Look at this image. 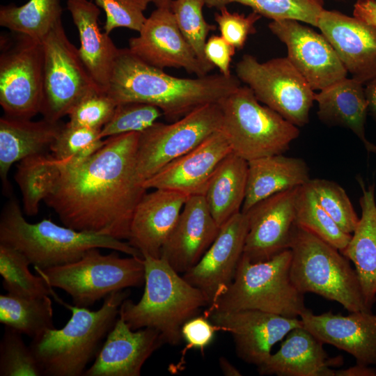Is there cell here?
<instances>
[{"instance_id": "obj_1", "label": "cell", "mask_w": 376, "mask_h": 376, "mask_svg": "<svg viewBox=\"0 0 376 376\" xmlns=\"http://www.w3.org/2000/svg\"><path fill=\"white\" fill-rule=\"evenodd\" d=\"M139 136L131 132L107 137L80 162L56 159L60 176L44 201L64 226L128 240L134 212L147 191L136 170Z\"/></svg>"}, {"instance_id": "obj_2", "label": "cell", "mask_w": 376, "mask_h": 376, "mask_svg": "<svg viewBox=\"0 0 376 376\" xmlns=\"http://www.w3.org/2000/svg\"><path fill=\"white\" fill-rule=\"evenodd\" d=\"M240 86V79L233 75L176 77L123 48L120 49L106 93L116 104L139 102L156 106L173 122L201 106L219 102Z\"/></svg>"}, {"instance_id": "obj_3", "label": "cell", "mask_w": 376, "mask_h": 376, "mask_svg": "<svg viewBox=\"0 0 376 376\" xmlns=\"http://www.w3.org/2000/svg\"><path fill=\"white\" fill-rule=\"evenodd\" d=\"M144 291L134 303L125 299L119 308L132 330H157L164 343L177 346L182 340L181 329L189 319L198 315L208 302L197 288L189 283L163 258L143 257Z\"/></svg>"}, {"instance_id": "obj_4", "label": "cell", "mask_w": 376, "mask_h": 376, "mask_svg": "<svg viewBox=\"0 0 376 376\" xmlns=\"http://www.w3.org/2000/svg\"><path fill=\"white\" fill-rule=\"evenodd\" d=\"M127 289L104 299L97 311L63 303L72 315L61 329L45 331L33 338L29 346L45 376L84 375L86 366L100 351L103 339L113 327Z\"/></svg>"}, {"instance_id": "obj_5", "label": "cell", "mask_w": 376, "mask_h": 376, "mask_svg": "<svg viewBox=\"0 0 376 376\" xmlns=\"http://www.w3.org/2000/svg\"><path fill=\"white\" fill-rule=\"evenodd\" d=\"M0 243L22 252L34 269H45L77 261L92 248L108 249L143 258L134 247L112 237L78 231L49 219L32 224L10 200L0 217Z\"/></svg>"}, {"instance_id": "obj_6", "label": "cell", "mask_w": 376, "mask_h": 376, "mask_svg": "<svg viewBox=\"0 0 376 376\" xmlns=\"http://www.w3.org/2000/svg\"><path fill=\"white\" fill-rule=\"evenodd\" d=\"M289 249L290 278L299 292L338 302L348 312L371 311L354 268L338 249L295 223Z\"/></svg>"}, {"instance_id": "obj_7", "label": "cell", "mask_w": 376, "mask_h": 376, "mask_svg": "<svg viewBox=\"0 0 376 376\" xmlns=\"http://www.w3.org/2000/svg\"><path fill=\"white\" fill-rule=\"evenodd\" d=\"M291 260L290 249L257 263L242 255L232 283L207 309H254L299 318L307 308L304 294L297 289L290 278Z\"/></svg>"}, {"instance_id": "obj_8", "label": "cell", "mask_w": 376, "mask_h": 376, "mask_svg": "<svg viewBox=\"0 0 376 376\" xmlns=\"http://www.w3.org/2000/svg\"><path fill=\"white\" fill-rule=\"evenodd\" d=\"M219 104L221 130L232 152L247 162L283 154L299 135L298 127L262 105L247 86H240Z\"/></svg>"}, {"instance_id": "obj_9", "label": "cell", "mask_w": 376, "mask_h": 376, "mask_svg": "<svg viewBox=\"0 0 376 376\" xmlns=\"http://www.w3.org/2000/svg\"><path fill=\"white\" fill-rule=\"evenodd\" d=\"M116 251L103 255L92 248L77 261L34 269L51 287L66 292L75 306L87 308L112 292L144 284L143 258H122Z\"/></svg>"}, {"instance_id": "obj_10", "label": "cell", "mask_w": 376, "mask_h": 376, "mask_svg": "<svg viewBox=\"0 0 376 376\" xmlns=\"http://www.w3.org/2000/svg\"><path fill=\"white\" fill-rule=\"evenodd\" d=\"M0 50V105L5 116L31 119L41 110L42 42L10 31L1 36Z\"/></svg>"}, {"instance_id": "obj_11", "label": "cell", "mask_w": 376, "mask_h": 376, "mask_svg": "<svg viewBox=\"0 0 376 376\" xmlns=\"http://www.w3.org/2000/svg\"><path fill=\"white\" fill-rule=\"evenodd\" d=\"M235 74L260 102L285 120L298 127L308 123L315 93L288 57L260 63L245 54L236 63Z\"/></svg>"}, {"instance_id": "obj_12", "label": "cell", "mask_w": 376, "mask_h": 376, "mask_svg": "<svg viewBox=\"0 0 376 376\" xmlns=\"http://www.w3.org/2000/svg\"><path fill=\"white\" fill-rule=\"evenodd\" d=\"M222 125L219 102L201 106L169 124L156 122L140 133L136 174L143 183L163 167L196 148Z\"/></svg>"}, {"instance_id": "obj_13", "label": "cell", "mask_w": 376, "mask_h": 376, "mask_svg": "<svg viewBox=\"0 0 376 376\" xmlns=\"http://www.w3.org/2000/svg\"><path fill=\"white\" fill-rule=\"evenodd\" d=\"M44 54L40 113L58 122L86 95L102 91L84 65L77 48L68 38L62 21L42 41Z\"/></svg>"}, {"instance_id": "obj_14", "label": "cell", "mask_w": 376, "mask_h": 376, "mask_svg": "<svg viewBox=\"0 0 376 376\" xmlns=\"http://www.w3.org/2000/svg\"><path fill=\"white\" fill-rule=\"evenodd\" d=\"M204 316L217 329L232 335L240 359L257 366L269 357L276 343L293 329L303 326L299 318L254 309L221 311L207 308Z\"/></svg>"}, {"instance_id": "obj_15", "label": "cell", "mask_w": 376, "mask_h": 376, "mask_svg": "<svg viewBox=\"0 0 376 376\" xmlns=\"http://www.w3.org/2000/svg\"><path fill=\"white\" fill-rule=\"evenodd\" d=\"M268 26L285 45L288 58L313 91L347 77V71L323 34L292 19L272 21Z\"/></svg>"}, {"instance_id": "obj_16", "label": "cell", "mask_w": 376, "mask_h": 376, "mask_svg": "<svg viewBox=\"0 0 376 376\" xmlns=\"http://www.w3.org/2000/svg\"><path fill=\"white\" fill-rule=\"evenodd\" d=\"M139 36L129 40V50L153 67L182 68L197 77L212 69L204 65L180 31L169 8H157L146 18Z\"/></svg>"}, {"instance_id": "obj_17", "label": "cell", "mask_w": 376, "mask_h": 376, "mask_svg": "<svg viewBox=\"0 0 376 376\" xmlns=\"http://www.w3.org/2000/svg\"><path fill=\"white\" fill-rule=\"evenodd\" d=\"M248 232L246 214L240 212L229 219L201 260L182 274L199 289L211 307L232 283L243 255Z\"/></svg>"}, {"instance_id": "obj_18", "label": "cell", "mask_w": 376, "mask_h": 376, "mask_svg": "<svg viewBox=\"0 0 376 376\" xmlns=\"http://www.w3.org/2000/svg\"><path fill=\"white\" fill-rule=\"evenodd\" d=\"M299 187L266 198L244 213L248 232L243 255L251 262L265 261L289 249Z\"/></svg>"}, {"instance_id": "obj_19", "label": "cell", "mask_w": 376, "mask_h": 376, "mask_svg": "<svg viewBox=\"0 0 376 376\" xmlns=\"http://www.w3.org/2000/svg\"><path fill=\"white\" fill-rule=\"evenodd\" d=\"M316 26L352 77L366 84L376 77V26L337 10L324 9Z\"/></svg>"}, {"instance_id": "obj_20", "label": "cell", "mask_w": 376, "mask_h": 376, "mask_svg": "<svg viewBox=\"0 0 376 376\" xmlns=\"http://www.w3.org/2000/svg\"><path fill=\"white\" fill-rule=\"evenodd\" d=\"M299 318L303 327L322 343L347 352L357 363L376 365V314L372 311L315 315L306 309Z\"/></svg>"}, {"instance_id": "obj_21", "label": "cell", "mask_w": 376, "mask_h": 376, "mask_svg": "<svg viewBox=\"0 0 376 376\" xmlns=\"http://www.w3.org/2000/svg\"><path fill=\"white\" fill-rule=\"evenodd\" d=\"M163 344L157 330H132L119 315L84 375L139 376L146 360Z\"/></svg>"}, {"instance_id": "obj_22", "label": "cell", "mask_w": 376, "mask_h": 376, "mask_svg": "<svg viewBox=\"0 0 376 376\" xmlns=\"http://www.w3.org/2000/svg\"><path fill=\"white\" fill-rule=\"evenodd\" d=\"M220 228L210 212L204 196H189L162 247L161 258L178 273L185 274L208 250Z\"/></svg>"}, {"instance_id": "obj_23", "label": "cell", "mask_w": 376, "mask_h": 376, "mask_svg": "<svg viewBox=\"0 0 376 376\" xmlns=\"http://www.w3.org/2000/svg\"><path fill=\"white\" fill-rule=\"evenodd\" d=\"M232 150L220 130L194 149L170 162L142 185L146 189H169L188 196L203 195L214 170Z\"/></svg>"}, {"instance_id": "obj_24", "label": "cell", "mask_w": 376, "mask_h": 376, "mask_svg": "<svg viewBox=\"0 0 376 376\" xmlns=\"http://www.w3.org/2000/svg\"><path fill=\"white\" fill-rule=\"evenodd\" d=\"M154 189L146 192L136 207L127 240L143 258L161 257L162 247L189 196L169 189Z\"/></svg>"}, {"instance_id": "obj_25", "label": "cell", "mask_w": 376, "mask_h": 376, "mask_svg": "<svg viewBox=\"0 0 376 376\" xmlns=\"http://www.w3.org/2000/svg\"><path fill=\"white\" fill-rule=\"evenodd\" d=\"M322 343L304 327L291 330L279 350L271 354L258 370L261 375L335 376L343 363L341 356L330 358Z\"/></svg>"}, {"instance_id": "obj_26", "label": "cell", "mask_w": 376, "mask_h": 376, "mask_svg": "<svg viewBox=\"0 0 376 376\" xmlns=\"http://www.w3.org/2000/svg\"><path fill=\"white\" fill-rule=\"evenodd\" d=\"M67 9L77 29L81 59L97 87L107 92L120 49L99 24L100 10L91 0H68Z\"/></svg>"}, {"instance_id": "obj_27", "label": "cell", "mask_w": 376, "mask_h": 376, "mask_svg": "<svg viewBox=\"0 0 376 376\" xmlns=\"http://www.w3.org/2000/svg\"><path fill=\"white\" fill-rule=\"evenodd\" d=\"M361 82L347 77L315 93L318 116L324 124L351 130L368 152H376V146L366 136L368 111L365 88Z\"/></svg>"}, {"instance_id": "obj_28", "label": "cell", "mask_w": 376, "mask_h": 376, "mask_svg": "<svg viewBox=\"0 0 376 376\" xmlns=\"http://www.w3.org/2000/svg\"><path fill=\"white\" fill-rule=\"evenodd\" d=\"M64 124L45 118L38 121L4 116L0 118V176L10 190L8 174L14 163L40 153L56 139Z\"/></svg>"}, {"instance_id": "obj_29", "label": "cell", "mask_w": 376, "mask_h": 376, "mask_svg": "<svg viewBox=\"0 0 376 376\" xmlns=\"http://www.w3.org/2000/svg\"><path fill=\"white\" fill-rule=\"evenodd\" d=\"M310 180L309 168L301 158L279 154L250 160L241 212L245 213L260 201L301 187Z\"/></svg>"}, {"instance_id": "obj_30", "label": "cell", "mask_w": 376, "mask_h": 376, "mask_svg": "<svg viewBox=\"0 0 376 376\" xmlns=\"http://www.w3.org/2000/svg\"><path fill=\"white\" fill-rule=\"evenodd\" d=\"M361 217L342 253L354 265V269L368 308L376 301V200L374 187L366 189L360 181Z\"/></svg>"}, {"instance_id": "obj_31", "label": "cell", "mask_w": 376, "mask_h": 376, "mask_svg": "<svg viewBox=\"0 0 376 376\" xmlns=\"http://www.w3.org/2000/svg\"><path fill=\"white\" fill-rule=\"evenodd\" d=\"M247 172L248 162L232 152L219 164L208 182L203 196L220 227L242 210Z\"/></svg>"}, {"instance_id": "obj_32", "label": "cell", "mask_w": 376, "mask_h": 376, "mask_svg": "<svg viewBox=\"0 0 376 376\" xmlns=\"http://www.w3.org/2000/svg\"><path fill=\"white\" fill-rule=\"evenodd\" d=\"M61 171L52 155L40 153L18 162L15 180L22 196L23 210L28 216L36 215L40 203L55 188Z\"/></svg>"}, {"instance_id": "obj_33", "label": "cell", "mask_w": 376, "mask_h": 376, "mask_svg": "<svg viewBox=\"0 0 376 376\" xmlns=\"http://www.w3.org/2000/svg\"><path fill=\"white\" fill-rule=\"evenodd\" d=\"M0 322L35 338L55 328L49 296L0 295Z\"/></svg>"}, {"instance_id": "obj_34", "label": "cell", "mask_w": 376, "mask_h": 376, "mask_svg": "<svg viewBox=\"0 0 376 376\" xmlns=\"http://www.w3.org/2000/svg\"><path fill=\"white\" fill-rule=\"evenodd\" d=\"M60 0H29L17 6L0 8V26L42 42L55 24L61 20Z\"/></svg>"}, {"instance_id": "obj_35", "label": "cell", "mask_w": 376, "mask_h": 376, "mask_svg": "<svg viewBox=\"0 0 376 376\" xmlns=\"http://www.w3.org/2000/svg\"><path fill=\"white\" fill-rule=\"evenodd\" d=\"M295 223L340 252L351 239L352 234L342 230L321 206L309 182L298 188Z\"/></svg>"}, {"instance_id": "obj_36", "label": "cell", "mask_w": 376, "mask_h": 376, "mask_svg": "<svg viewBox=\"0 0 376 376\" xmlns=\"http://www.w3.org/2000/svg\"><path fill=\"white\" fill-rule=\"evenodd\" d=\"M30 261L17 249L0 243V274L2 285L7 292L24 297L53 296L55 300L64 302L40 275L29 269Z\"/></svg>"}, {"instance_id": "obj_37", "label": "cell", "mask_w": 376, "mask_h": 376, "mask_svg": "<svg viewBox=\"0 0 376 376\" xmlns=\"http://www.w3.org/2000/svg\"><path fill=\"white\" fill-rule=\"evenodd\" d=\"M237 3L272 21L292 19L316 26L323 0H205L208 8H221Z\"/></svg>"}, {"instance_id": "obj_38", "label": "cell", "mask_w": 376, "mask_h": 376, "mask_svg": "<svg viewBox=\"0 0 376 376\" xmlns=\"http://www.w3.org/2000/svg\"><path fill=\"white\" fill-rule=\"evenodd\" d=\"M101 129H92L65 123L49 149L60 161L77 163L88 158L104 144Z\"/></svg>"}, {"instance_id": "obj_39", "label": "cell", "mask_w": 376, "mask_h": 376, "mask_svg": "<svg viewBox=\"0 0 376 376\" xmlns=\"http://www.w3.org/2000/svg\"><path fill=\"white\" fill-rule=\"evenodd\" d=\"M205 0H173L171 9L178 26L194 51L198 59L206 66H214L206 58L205 45L210 31L214 27L209 24L203 15Z\"/></svg>"}, {"instance_id": "obj_40", "label": "cell", "mask_w": 376, "mask_h": 376, "mask_svg": "<svg viewBox=\"0 0 376 376\" xmlns=\"http://www.w3.org/2000/svg\"><path fill=\"white\" fill-rule=\"evenodd\" d=\"M22 333L5 326L0 342V376H42V369Z\"/></svg>"}, {"instance_id": "obj_41", "label": "cell", "mask_w": 376, "mask_h": 376, "mask_svg": "<svg viewBox=\"0 0 376 376\" xmlns=\"http://www.w3.org/2000/svg\"><path fill=\"white\" fill-rule=\"evenodd\" d=\"M163 116L156 106L139 102L116 105L111 119L102 127L101 138H107L126 133H141L154 125Z\"/></svg>"}, {"instance_id": "obj_42", "label": "cell", "mask_w": 376, "mask_h": 376, "mask_svg": "<svg viewBox=\"0 0 376 376\" xmlns=\"http://www.w3.org/2000/svg\"><path fill=\"white\" fill-rule=\"evenodd\" d=\"M308 182L324 210L342 230L352 234L359 218L344 189L327 179L311 178Z\"/></svg>"}, {"instance_id": "obj_43", "label": "cell", "mask_w": 376, "mask_h": 376, "mask_svg": "<svg viewBox=\"0 0 376 376\" xmlns=\"http://www.w3.org/2000/svg\"><path fill=\"white\" fill-rule=\"evenodd\" d=\"M103 9L106 20L103 30L109 34L117 28L139 32L146 17L145 10L152 0H91Z\"/></svg>"}, {"instance_id": "obj_44", "label": "cell", "mask_w": 376, "mask_h": 376, "mask_svg": "<svg viewBox=\"0 0 376 376\" xmlns=\"http://www.w3.org/2000/svg\"><path fill=\"white\" fill-rule=\"evenodd\" d=\"M116 105L106 92H93L70 109L68 113V123L80 127L102 129L111 119Z\"/></svg>"}, {"instance_id": "obj_45", "label": "cell", "mask_w": 376, "mask_h": 376, "mask_svg": "<svg viewBox=\"0 0 376 376\" xmlns=\"http://www.w3.org/2000/svg\"><path fill=\"white\" fill-rule=\"evenodd\" d=\"M261 15L255 11L244 15L231 13L226 6L219 8L214 15L221 36L235 49L243 48L248 36L256 32L255 24Z\"/></svg>"}, {"instance_id": "obj_46", "label": "cell", "mask_w": 376, "mask_h": 376, "mask_svg": "<svg viewBox=\"0 0 376 376\" xmlns=\"http://www.w3.org/2000/svg\"><path fill=\"white\" fill-rule=\"evenodd\" d=\"M217 329L205 316L197 315L183 324L182 338L188 347L203 350L212 341Z\"/></svg>"}, {"instance_id": "obj_47", "label": "cell", "mask_w": 376, "mask_h": 376, "mask_svg": "<svg viewBox=\"0 0 376 376\" xmlns=\"http://www.w3.org/2000/svg\"><path fill=\"white\" fill-rule=\"evenodd\" d=\"M235 49L221 36L213 35L206 41L204 52L207 60L217 67L221 75L228 77L232 75L230 64Z\"/></svg>"}, {"instance_id": "obj_48", "label": "cell", "mask_w": 376, "mask_h": 376, "mask_svg": "<svg viewBox=\"0 0 376 376\" xmlns=\"http://www.w3.org/2000/svg\"><path fill=\"white\" fill-rule=\"evenodd\" d=\"M353 16L376 26V0H357Z\"/></svg>"}, {"instance_id": "obj_49", "label": "cell", "mask_w": 376, "mask_h": 376, "mask_svg": "<svg viewBox=\"0 0 376 376\" xmlns=\"http://www.w3.org/2000/svg\"><path fill=\"white\" fill-rule=\"evenodd\" d=\"M335 376H376V370L369 366L357 363L346 369L336 370Z\"/></svg>"}, {"instance_id": "obj_50", "label": "cell", "mask_w": 376, "mask_h": 376, "mask_svg": "<svg viewBox=\"0 0 376 376\" xmlns=\"http://www.w3.org/2000/svg\"><path fill=\"white\" fill-rule=\"evenodd\" d=\"M365 93L368 111L376 121V77L366 84Z\"/></svg>"}, {"instance_id": "obj_51", "label": "cell", "mask_w": 376, "mask_h": 376, "mask_svg": "<svg viewBox=\"0 0 376 376\" xmlns=\"http://www.w3.org/2000/svg\"><path fill=\"white\" fill-rule=\"evenodd\" d=\"M219 364L222 373L226 376L242 375L240 371L234 365H233L226 357H221L219 359Z\"/></svg>"}, {"instance_id": "obj_52", "label": "cell", "mask_w": 376, "mask_h": 376, "mask_svg": "<svg viewBox=\"0 0 376 376\" xmlns=\"http://www.w3.org/2000/svg\"><path fill=\"white\" fill-rule=\"evenodd\" d=\"M173 0H152L157 8H171V5Z\"/></svg>"}]
</instances>
